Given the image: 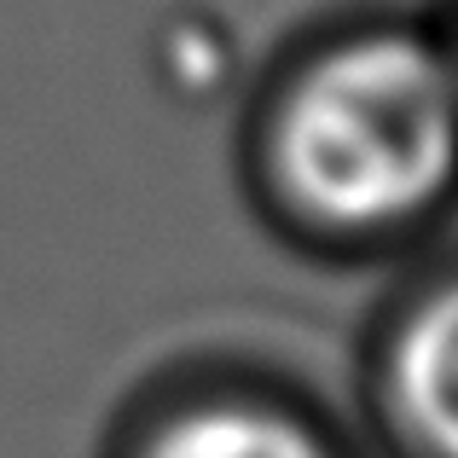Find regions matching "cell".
<instances>
[{
  "label": "cell",
  "instance_id": "obj_1",
  "mask_svg": "<svg viewBox=\"0 0 458 458\" xmlns=\"http://www.w3.org/2000/svg\"><path fill=\"white\" fill-rule=\"evenodd\" d=\"M279 168L313 215L401 221L458 168V81L418 41H354L308 70L279 123Z\"/></svg>",
  "mask_w": 458,
  "mask_h": 458
},
{
  "label": "cell",
  "instance_id": "obj_2",
  "mask_svg": "<svg viewBox=\"0 0 458 458\" xmlns=\"http://www.w3.org/2000/svg\"><path fill=\"white\" fill-rule=\"evenodd\" d=\"M401 389L424 436L458 458V291H447L412 325L401 348Z\"/></svg>",
  "mask_w": 458,
  "mask_h": 458
},
{
  "label": "cell",
  "instance_id": "obj_3",
  "mask_svg": "<svg viewBox=\"0 0 458 458\" xmlns=\"http://www.w3.org/2000/svg\"><path fill=\"white\" fill-rule=\"evenodd\" d=\"M151 458H325V447L261 406H209L180 418Z\"/></svg>",
  "mask_w": 458,
  "mask_h": 458
}]
</instances>
